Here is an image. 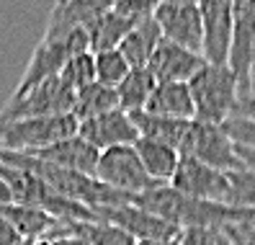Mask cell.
<instances>
[{
	"mask_svg": "<svg viewBox=\"0 0 255 245\" xmlns=\"http://www.w3.org/2000/svg\"><path fill=\"white\" fill-rule=\"evenodd\" d=\"M157 88V80L152 78V72L147 67L142 70H131L124 83L116 88V96H119V109L127 111V114H139L144 111V106L152 96V90Z\"/></svg>",
	"mask_w": 255,
	"mask_h": 245,
	"instance_id": "24",
	"label": "cell"
},
{
	"mask_svg": "<svg viewBox=\"0 0 255 245\" xmlns=\"http://www.w3.org/2000/svg\"><path fill=\"white\" fill-rule=\"evenodd\" d=\"M129 72H131V67H129V62L124 59V54L119 52V49L98 52V54H96V80H98L101 85L119 88Z\"/></svg>",
	"mask_w": 255,
	"mask_h": 245,
	"instance_id": "26",
	"label": "cell"
},
{
	"mask_svg": "<svg viewBox=\"0 0 255 245\" xmlns=\"http://www.w3.org/2000/svg\"><path fill=\"white\" fill-rule=\"evenodd\" d=\"M178 152H181V158H193V160H199L209 168H217V171H224V173L248 171L243 158L237 155L232 137L219 124H204V121L193 119L183 134V142L178 147Z\"/></svg>",
	"mask_w": 255,
	"mask_h": 245,
	"instance_id": "3",
	"label": "cell"
},
{
	"mask_svg": "<svg viewBox=\"0 0 255 245\" xmlns=\"http://www.w3.org/2000/svg\"><path fill=\"white\" fill-rule=\"evenodd\" d=\"M162 41V34H160V26L155 18H147L142 23H137L127 34V39L122 41V47L119 52L124 54V59L129 62L131 70H142L149 65V59H152L157 44Z\"/></svg>",
	"mask_w": 255,
	"mask_h": 245,
	"instance_id": "19",
	"label": "cell"
},
{
	"mask_svg": "<svg viewBox=\"0 0 255 245\" xmlns=\"http://www.w3.org/2000/svg\"><path fill=\"white\" fill-rule=\"evenodd\" d=\"M224 132L232 137V142L245 147V150H253L255 152V119H243V116H232L224 121Z\"/></svg>",
	"mask_w": 255,
	"mask_h": 245,
	"instance_id": "28",
	"label": "cell"
},
{
	"mask_svg": "<svg viewBox=\"0 0 255 245\" xmlns=\"http://www.w3.org/2000/svg\"><path fill=\"white\" fill-rule=\"evenodd\" d=\"M144 111L152 116L178 119V121L196 119L188 83H157V88L152 90V96H149V101L144 106Z\"/></svg>",
	"mask_w": 255,
	"mask_h": 245,
	"instance_id": "16",
	"label": "cell"
},
{
	"mask_svg": "<svg viewBox=\"0 0 255 245\" xmlns=\"http://www.w3.org/2000/svg\"><path fill=\"white\" fill-rule=\"evenodd\" d=\"M245 101H250L255 106V62L250 67V78H248V93H245Z\"/></svg>",
	"mask_w": 255,
	"mask_h": 245,
	"instance_id": "34",
	"label": "cell"
},
{
	"mask_svg": "<svg viewBox=\"0 0 255 245\" xmlns=\"http://www.w3.org/2000/svg\"><path fill=\"white\" fill-rule=\"evenodd\" d=\"M36 160H44L49 165H57L62 171H72V173H80V176H91L96 178V168H98V158L101 152L88 145L83 137H70V140H62L57 145H49L44 150H36V152H26Z\"/></svg>",
	"mask_w": 255,
	"mask_h": 245,
	"instance_id": "15",
	"label": "cell"
},
{
	"mask_svg": "<svg viewBox=\"0 0 255 245\" xmlns=\"http://www.w3.org/2000/svg\"><path fill=\"white\" fill-rule=\"evenodd\" d=\"M78 137L88 145H93L98 152L111 150V147H122V145H134L139 140L137 127L131 124V116L122 109H114L109 114H101L96 119L80 121Z\"/></svg>",
	"mask_w": 255,
	"mask_h": 245,
	"instance_id": "13",
	"label": "cell"
},
{
	"mask_svg": "<svg viewBox=\"0 0 255 245\" xmlns=\"http://www.w3.org/2000/svg\"><path fill=\"white\" fill-rule=\"evenodd\" d=\"M188 90L193 98L196 121L204 124H224L232 119L235 106L240 101V83L227 65H204L188 80Z\"/></svg>",
	"mask_w": 255,
	"mask_h": 245,
	"instance_id": "2",
	"label": "cell"
},
{
	"mask_svg": "<svg viewBox=\"0 0 255 245\" xmlns=\"http://www.w3.org/2000/svg\"><path fill=\"white\" fill-rule=\"evenodd\" d=\"M111 8L116 13H122V16H127L129 21L142 23V21L155 16L157 3H147V0H119V3H111Z\"/></svg>",
	"mask_w": 255,
	"mask_h": 245,
	"instance_id": "29",
	"label": "cell"
},
{
	"mask_svg": "<svg viewBox=\"0 0 255 245\" xmlns=\"http://www.w3.org/2000/svg\"><path fill=\"white\" fill-rule=\"evenodd\" d=\"M5 204H13V196H10V189L5 186V181L0 178V207H5Z\"/></svg>",
	"mask_w": 255,
	"mask_h": 245,
	"instance_id": "36",
	"label": "cell"
},
{
	"mask_svg": "<svg viewBox=\"0 0 255 245\" xmlns=\"http://www.w3.org/2000/svg\"><path fill=\"white\" fill-rule=\"evenodd\" d=\"M119 109V96H116V88L109 85H101L98 80L91 83L88 88L78 90L75 93V106H72V116L78 121H88V119H96L101 114H109Z\"/></svg>",
	"mask_w": 255,
	"mask_h": 245,
	"instance_id": "23",
	"label": "cell"
},
{
	"mask_svg": "<svg viewBox=\"0 0 255 245\" xmlns=\"http://www.w3.org/2000/svg\"><path fill=\"white\" fill-rule=\"evenodd\" d=\"M54 245H88L80 235H67V238H57V240H52Z\"/></svg>",
	"mask_w": 255,
	"mask_h": 245,
	"instance_id": "35",
	"label": "cell"
},
{
	"mask_svg": "<svg viewBox=\"0 0 255 245\" xmlns=\"http://www.w3.org/2000/svg\"><path fill=\"white\" fill-rule=\"evenodd\" d=\"M0 245H31L21 238V233L0 214Z\"/></svg>",
	"mask_w": 255,
	"mask_h": 245,
	"instance_id": "32",
	"label": "cell"
},
{
	"mask_svg": "<svg viewBox=\"0 0 255 245\" xmlns=\"http://www.w3.org/2000/svg\"><path fill=\"white\" fill-rule=\"evenodd\" d=\"M59 80H62L72 93L88 88L91 83H96V54L93 52H85L67 59V65L59 72Z\"/></svg>",
	"mask_w": 255,
	"mask_h": 245,
	"instance_id": "25",
	"label": "cell"
},
{
	"mask_svg": "<svg viewBox=\"0 0 255 245\" xmlns=\"http://www.w3.org/2000/svg\"><path fill=\"white\" fill-rule=\"evenodd\" d=\"M0 214L21 233V238L26 243H39V240H52L54 230L59 227V222L52 217L49 212L36 209V207H21V204H5L0 207Z\"/></svg>",
	"mask_w": 255,
	"mask_h": 245,
	"instance_id": "17",
	"label": "cell"
},
{
	"mask_svg": "<svg viewBox=\"0 0 255 245\" xmlns=\"http://www.w3.org/2000/svg\"><path fill=\"white\" fill-rule=\"evenodd\" d=\"M219 233L224 235V240L230 245H255V220L224 225Z\"/></svg>",
	"mask_w": 255,
	"mask_h": 245,
	"instance_id": "30",
	"label": "cell"
},
{
	"mask_svg": "<svg viewBox=\"0 0 255 245\" xmlns=\"http://www.w3.org/2000/svg\"><path fill=\"white\" fill-rule=\"evenodd\" d=\"M232 13H235V26H232L230 70L235 72L240 83V98H245L250 67L255 62V0H235Z\"/></svg>",
	"mask_w": 255,
	"mask_h": 245,
	"instance_id": "10",
	"label": "cell"
},
{
	"mask_svg": "<svg viewBox=\"0 0 255 245\" xmlns=\"http://www.w3.org/2000/svg\"><path fill=\"white\" fill-rule=\"evenodd\" d=\"M96 209V217L98 222H109V225H116L127 230V233L134 238V240H175L181 235V230L175 225L165 222L155 214H149L134 204H127V207H93Z\"/></svg>",
	"mask_w": 255,
	"mask_h": 245,
	"instance_id": "11",
	"label": "cell"
},
{
	"mask_svg": "<svg viewBox=\"0 0 255 245\" xmlns=\"http://www.w3.org/2000/svg\"><path fill=\"white\" fill-rule=\"evenodd\" d=\"M131 116V124L137 127L139 137L144 140H155V142H162V145H170V147H181L183 142V134L188 129L191 121H178V119H162V116H152L147 111H139V114H129Z\"/></svg>",
	"mask_w": 255,
	"mask_h": 245,
	"instance_id": "22",
	"label": "cell"
},
{
	"mask_svg": "<svg viewBox=\"0 0 255 245\" xmlns=\"http://www.w3.org/2000/svg\"><path fill=\"white\" fill-rule=\"evenodd\" d=\"M137 245H178V238L175 240H139Z\"/></svg>",
	"mask_w": 255,
	"mask_h": 245,
	"instance_id": "37",
	"label": "cell"
},
{
	"mask_svg": "<svg viewBox=\"0 0 255 245\" xmlns=\"http://www.w3.org/2000/svg\"><path fill=\"white\" fill-rule=\"evenodd\" d=\"M78 127L80 121L72 114L10 121V124H0V147L10 152H36L75 137Z\"/></svg>",
	"mask_w": 255,
	"mask_h": 245,
	"instance_id": "4",
	"label": "cell"
},
{
	"mask_svg": "<svg viewBox=\"0 0 255 245\" xmlns=\"http://www.w3.org/2000/svg\"><path fill=\"white\" fill-rule=\"evenodd\" d=\"M96 181H101L103 186H109L119 194H127V196H139L144 191H152L160 186L144 171L134 145L103 150L98 158V168H96Z\"/></svg>",
	"mask_w": 255,
	"mask_h": 245,
	"instance_id": "6",
	"label": "cell"
},
{
	"mask_svg": "<svg viewBox=\"0 0 255 245\" xmlns=\"http://www.w3.org/2000/svg\"><path fill=\"white\" fill-rule=\"evenodd\" d=\"M134 150H137V155L144 165V171L149 173L155 183L160 186H168L173 181L175 171H178V163H181V152L170 145H162V142H155V140H144L139 137L137 142H134Z\"/></svg>",
	"mask_w": 255,
	"mask_h": 245,
	"instance_id": "18",
	"label": "cell"
},
{
	"mask_svg": "<svg viewBox=\"0 0 255 245\" xmlns=\"http://www.w3.org/2000/svg\"><path fill=\"white\" fill-rule=\"evenodd\" d=\"M131 204L149 212V214H155V217H160L165 222L175 225L178 230H188V227L222 230L224 225H232V222L255 220L253 209H237V207H222V204H212V202H199V199H191V196H183L181 191H175L170 183L134 196Z\"/></svg>",
	"mask_w": 255,
	"mask_h": 245,
	"instance_id": "1",
	"label": "cell"
},
{
	"mask_svg": "<svg viewBox=\"0 0 255 245\" xmlns=\"http://www.w3.org/2000/svg\"><path fill=\"white\" fill-rule=\"evenodd\" d=\"M178 245H219V230H206V227L181 230Z\"/></svg>",
	"mask_w": 255,
	"mask_h": 245,
	"instance_id": "31",
	"label": "cell"
},
{
	"mask_svg": "<svg viewBox=\"0 0 255 245\" xmlns=\"http://www.w3.org/2000/svg\"><path fill=\"white\" fill-rule=\"evenodd\" d=\"M67 235H80L88 245H137L127 230L109 225V222H59L54 230L52 240L57 238H67Z\"/></svg>",
	"mask_w": 255,
	"mask_h": 245,
	"instance_id": "20",
	"label": "cell"
},
{
	"mask_svg": "<svg viewBox=\"0 0 255 245\" xmlns=\"http://www.w3.org/2000/svg\"><path fill=\"white\" fill-rule=\"evenodd\" d=\"M109 8L111 3H106V0H62V3H54L41 41H65L78 28L88 31V26Z\"/></svg>",
	"mask_w": 255,
	"mask_h": 245,
	"instance_id": "12",
	"label": "cell"
},
{
	"mask_svg": "<svg viewBox=\"0 0 255 245\" xmlns=\"http://www.w3.org/2000/svg\"><path fill=\"white\" fill-rule=\"evenodd\" d=\"M219 245H230L227 240H224V235H222V233H219Z\"/></svg>",
	"mask_w": 255,
	"mask_h": 245,
	"instance_id": "39",
	"label": "cell"
},
{
	"mask_svg": "<svg viewBox=\"0 0 255 245\" xmlns=\"http://www.w3.org/2000/svg\"><path fill=\"white\" fill-rule=\"evenodd\" d=\"M170 186L175 191H181L183 196L199 199V202L222 204V207H230V199H232L230 173L209 168L193 158H181Z\"/></svg>",
	"mask_w": 255,
	"mask_h": 245,
	"instance_id": "8",
	"label": "cell"
},
{
	"mask_svg": "<svg viewBox=\"0 0 255 245\" xmlns=\"http://www.w3.org/2000/svg\"><path fill=\"white\" fill-rule=\"evenodd\" d=\"M206 65V59L196 52H188L173 41H160L149 59L147 70L152 72L157 83H188L193 75Z\"/></svg>",
	"mask_w": 255,
	"mask_h": 245,
	"instance_id": "14",
	"label": "cell"
},
{
	"mask_svg": "<svg viewBox=\"0 0 255 245\" xmlns=\"http://www.w3.org/2000/svg\"><path fill=\"white\" fill-rule=\"evenodd\" d=\"M137 26L134 21H129L127 16L116 13L114 8H109L106 13L88 26V36H91V52L98 54V52H111V49H119L122 41L127 39V34Z\"/></svg>",
	"mask_w": 255,
	"mask_h": 245,
	"instance_id": "21",
	"label": "cell"
},
{
	"mask_svg": "<svg viewBox=\"0 0 255 245\" xmlns=\"http://www.w3.org/2000/svg\"><path fill=\"white\" fill-rule=\"evenodd\" d=\"M152 18L157 21L165 41H173L188 52L201 54L204 23H201L199 3H191V0H165V3H157Z\"/></svg>",
	"mask_w": 255,
	"mask_h": 245,
	"instance_id": "7",
	"label": "cell"
},
{
	"mask_svg": "<svg viewBox=\"0 0 255 245\" xmlns=\"http://www.w3.org/2000/svg\"><path fill=\"white\" fill-rule=\"evenodd\" d=\"M232 116H243V119H255V106L245 98H240L237 106H235V114Z\"/></svg>",
	"mask_w": 255,
	"mask_h": 245,
	"instance_id": "33",
	"label": "cell"
},
{
	"mask_svg": "<svg viewBox=\"0 0 255 245\" xmlns=\"http://www.w3.org/2000/svg\"><path fill=\"white\" fill-rule=\"evenodd\" d=\"M72 106H75V93L59 78H52L47 83L31 88L23 96H10L5 101V106L0 109V124L72 114Z\"/></svg>",
	"mask_w": 255,
	"mask_h": 245,
	"instance_id": "5",
	"label": "cell"
},
{
	"mask_svg": "<svg viewBox=\"0 0 255 245\" xmlns=\"http://www.w3.org/2000/svg\"><path fill=\"white\" fill-rule=\"evenodd\" d=\"M230 183H232L230 207L253 209V212H255V171H237V173H230Z\"/></svg>",
	"mask_w": 255,
	"mask_h": 245,
	"instance_id": "27",
	"label": "cell"
},
{
	"mask_svg": "<svg viewBox=\"0 0 255 245\" xmlns=\"http://www.w3.org/2000/svg\"><path fill=\"white\" fill-rule=\"evenodd\" d=\"M201 23H204V47L201 57L209 65H227L230 67V49H232V0H201Z\"/></svg>",
	"mask_w": 255,
	"mask_h": 245,
	"instance_id": "9",
	"label": "cell"
},
{
	"mask_svg": "<svg viewBox=\"0 0 255 245\" xmlns=\"http://www.w3.org/2000/svg\"><path fill=\"white\" fill-rule=\"evenodd\" d=\"M31 245H54L52 240H39V243H31Z\"/></svg>",
	"mask_w": 255,
	"mask_h": 245,
	"instance_id": "38",
	"label": "cell"
}]
</instances>
